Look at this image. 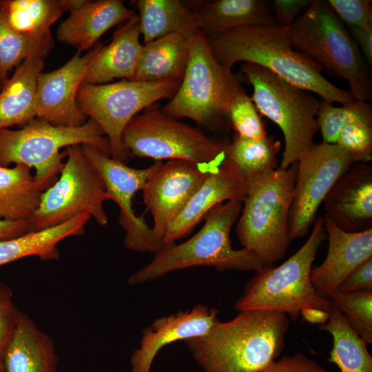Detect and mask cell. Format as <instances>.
Segmentation results:
<instances>
[{
	"mask_svg": "<svg viewBox=\"0 0 372 372\" xmlns=\"http://www.w3.org/2000/svg\"><path fill=\"white\" fill-rule=\"evenodd\" d=\"M6 82L3 80L1 74H0V92L1 91L3 86Z\"/></svg>",
	"mask_w": 372,
	"mask_h": 372,
	"instance_id": "47",
	"label": "cell"
},
{
	"mask_svg": "<svg viewBox=\"0 0 372 372\" xmlns=\"http://www.w3.org/2000/svg\"><path fill=\"white\" fill-rule=\"evenodd\" d=\"M350 34L356 42L369 66L372 65V29L350 28Z\"/></svg>",
	"mask_w": 372,
	"mask_h": 372,
	"instance_id": "44",
	"label": "cell"
},
{
	"mask_svg": "<svg viewBox=\"0 0 372 372\" xmlns=\"http://www.w3.org/2000/svg\"><path fill=\"white\" fill-rule=\"evenodd\" d=\"M327 238L323 218L320 217L314 221L308 239L293 255L279 266L255 272L234 309L279 311L292 320H296L304 309L329 311L331 302L318 295L310 281L318 249Z\"/></svg>",
	"mask_w": 372,
	"mask_h": 372,
	"instance_id": "6",
	"label": "cell"
},
{
	"mask_svg": "<svg viewBox=\"0 0 372 372\" xmlns=\"http://www.w3.org/2000/svg\"><path fill=\"white\" fill-rule=\"evenodd\" d=\"M209 171L194 163L171 160L147 180L143 202L154 220L155 236L163 242L165 233L202 185Z\"/></svg>",
	"mask_w": 372,
	"mask_h": 372,
	"instance_id": "16",
	"label": "cell"
},
{
	"mask_svg": "<svg viewBox=\"0 0 372 372\" xmlns=\"http://www.w3.org/2000/svg\"><path fill=\"white\" fill-rule=\"evenodd\" d=\"M54 47V40L42 41L28 37L14 30L0 10V74L6 82L9 72L24 60L47 57Z\"/></svg>",
	"mask_w": 372,
	"mask_h": 372,
	"instance_id": "33",
	"label": "cell"
},
{
	"mask_svg": "<svg viewBox=\"0 0 372 372\" xmlns=\"http://www.w3.org/2000/svg\"><path fill=\"white\" fill-rule=\"evenodd\" d=\"M44 59L28 58L18 65L0 92V130L26 125L37 118V79Z\"/></svg>",
	"mask_w": 372,
	"mask_h": 372,
	"instance_id": "25",
	"label": "cell"
},
{
	"mask_svg": "<svg viewBox=\"0 0 372 372\" xmlns=\"http://www.w3.org/2000/svg\"><path fill=\"white\" fill-rule=\"evenodd\" d=\"M241 88L239 78L218 63L207 38L198 31L189 40L187 66L180 86L161 108L169 117L187 118L214 132L229 121L231 102Z\"/></svg>",
	"mask_w": 372,
	"mask_h": 372,
	"instance_id": "7",
	"label": "cell"
},
{
	"mask_svg": "<svg viewBox=\"0 0 372 372\" xmlns=\"http://www.w3.org/2000/svg\"><path fill=\"white\" fill-rule=\"evenodd\" d=\"M189 40L170 34L143 45L132 81L182 80L187 66Z\"/></svg>",
	"mask_w": 372,
	"mask_h": 372,
	"instance_id": "26",
	"label": "cell"
},
{
	"mask_svg": "<svg viewBox=\"0 0 372 372\" xmlns=\"http://www.w3.org/2000/svg\"><path fill=\"white\" fill-rule=\"evenodd\" d=\"M293 48L342 78L356 101L372 100L369 65L344 24L324 0H312L289 28Z\"/></svg>",
	"mask_w": 372,
	"mask_h": 372,
	"instance_id": "5",
	"label": "cell"
},
{
	"mask_svg": "<svg viewBox=\"0 0 372 372\" xmlns=\"http://www.w3.org/2000/svg\"><path fill=\"white\" fill-rule=\"evenodd\" d=\"M338 290L345 293L372 291V257L356 267L340 283Z\"/></svg>",
	"mask_w": 372,
	"mask_h": 372,
	"instance_id": "41",
	"label": "cell"
},
{
	"mask_svg": "<svg viewBox=\"0 0 372 372\" xmlns=\"http://www.w3.org/2000/svg\"><path fill=\"white\" fill-rule=\"evenodd\" d=\"M355 164L351 155L336 144H315L297 162L288 230L291 240L305 236L320 205L340 178Z\"/></svg>",
	"mask_w": 372,
	"mask_h": 372,
	"instance_id": "13",
	"label": "cell"
},
{
	"mask_svg": "<svg viewBox=\"0 0 372 372\" xmlns=\"http://www.w3.org/2000/svg\"><path fill=\"white\" fill-rule=\"evenodd\" d=\"M101 45L96 43L84 55L77 50L61 68L39 74L36 92L37 118L67 127L81 126L87 121L78 105L77 95Z\"/></svg>",
	"mask_w": 372,
	"mask_h": 372,
	"instance_id": "15",
	"label": "cell"
},
{
	"mask_svg": "<svg viewBox=\"0 0 372 372\" xmlns=\"http://www.w3.org/2000/svg\"><path fill=\"white\" fill-rule=\"evenodd\" d=\"M81 147L86 159L99 172L111 200L120 208L118 220L125 231V247L134 251L157 253L165 245L146 224L143 215L135 214L132 199L163 163L157 161L147 168L135 169L93 145L83 144Z\"/></svg>",
	"mask_w": 372,
	"mask_h": 372,
	"instance_id": "14",
	"label": "cell"
},
{
	"mask_svg": "<svg viewBox=\"0 0 372 372\" xmlns=\"http://www.w3.org/2000/svg\"><path fill=\"white\" fill-rule=\"evenodd\" d=\"M324 143L335 144L340 130L348 125L364 122L372 125V107L368 102L355 101L337 107L320 100L316 116Z\"/></svg>",
	"mask_w": 372,
	"mask_h": 372,
	"instance_id": "34",
	"label": "cell"
},
{
	"mask_svg": "<svg viewBox=\"0 0 372 372\" xmlns=\"http://www.w3.org/2000/svg\"><path fill=\"white\" fill-rule=\"evenodd\" d=\"M312 0H273L271 3L275 23L290 27Z\"/></svg>",
	"mask_w": 372,
	"mask_h": 372,
	"instance_id": "42",
	"label": "cell"
},
{
	"mask_svg": "<svg viewBox=\"0 0 372 372\" xmlns=\"http://www.w3.org/2000/svg\"><path fill=\"white\" fill-rule=\"evenodd\" d=\"M144 43L170 34L190 40L198 32L196 13L179 0H134Z\"/></svg>",
	"mask_w": 372,
	"mask_h": 372,
	"instance_id": "27",
	"label": "cell"
},
{
	"mask_svg": "<svg viewBox=\"0 0 372 372\" xmlns=\"http://www.w3.org/2000/svg\"><path fill=\"white\" fill-rule=\"evenodd\" d=\"M138 15L135 14L114 32L107 45L101 43L83 83L104 84L121 79L132 80L143 45Z\"/></svg>",
	"mask_w": 372,
	"mask_h": 372,
	"instance_id": "22",
	"label": "cell"
},
{
	"mask_svg": "<svg viewBox=\"0 0 372 372\" xmlns=\"http://www.w3.org/2000/svg\"><path fill=\"white\" fill-rule=\"evenodd\" d=\"M246 189V179L226 157L218 167L207 175L182 211L169 225L163 238V243L165 246L172 245L185 238L216 205L234 199L243 201Z\"/></svg>",
	"mask_w": 372,
	"mask_h": 372,
	"instance_id": "18",
	"label": "cell"
},
{
	"mask_svg": "<svg viewBox=\"0 0 372 372\" xmlns=\"http://www.w3.org/2000/svg\"><path fill=\"white\" fill-rule=\"evenodd\" d=\"M67 161L60 176L41 195L31 219L32 231L62 224L86 213L105 226V201L111 200L98 170L86 159L81 145L66 147Z\"/></svg>",
	"mask_w": 372,
	"mask_h": 372,
	"instance_id": "12",
	"label": "cell"
},
{
	"mask_svg": "<svg viewBox=\"0 0 372 372\" xmlns=\"http://www.w3.org/2000/svg\"><path fill=\"white\" fill-rule=\"evenodd\" d=\"M21 311L14 305L10 287L0 283V360L13 335Z\"/></svg>",
	"mask_w": 372,
	"mask_h": 372,
	"instance_id": "39",
	"label": "cell"
},
{
	"mask_svg": "<svg viewBox=\"0 0 372 372\" xmlns=\"http://www.w3.org/2000/svg\"><path fill=\"white\" fill-rule=\"evenodd\" d=\"M349 153L355 163H368L372 159V125L356 122L338 134L335 143Z\"/></svg>",
	"mask_w": 372,
	"mask_h": 372,
	"instance_id": "37",
	"label": "cell"
},
{
	"mask_svg": "<svg viewBox=\"0 0 372 372\" xmlns=\"http://www.w3.org/2000/svg\"><path fill=\"white\" fill-rule=\"evenodd\" d=\"M289 28L245 26L207 39L215 59L229 70L238 62L254 63L327 102L345 105L356 101L349 91L328 81L320 66L293 48Z\"/></svg>",
	"mask_w": 372,
	"mask_h": 372,
	"instance_id": "1",
	"label": "cell"
},
{
	"mask_svg": "<svg viewBox=\"0 0 372 372\" xmlns=\"http://www.w3.org/2000/svg\"><path fill=\"white\" fill-rule=\"evenodd\" d=\"M326 1L340 20L350 28L372 29V1L327 0Z\"/></svg>",
	"mask_w": 372,
	"mask_h": 372,
	"instance_id": "38",
	"label": "cell"
},
{
	"mask_svg": "<svg viewBox=\"0 0 372 372\" xmlns=\"http://www.w3.org/2000/svg\"><path fill=\"white\" fill-rule=\"evenodd\" d=\"M45 190L30 167L22 164L0 166V220H31Z\"/></svg>",
	"mask_w": 372,
	"mask_h": 372,
	"instance_id": "30",
	"label": "cell"
},
{
	"mask_svg": "<svg viewBox=\"0 0 372 372\" xmlns=\"http://www.w3.org/2000/svg\"><path fill=\"white\" fill-rule=\"evenodd\" d=\"M91 145L108 155L110 145L101 127L89 118L77 127L58 126L36 118L19 130H0V166L22 164L35 169V180L46 189L57 179L67 156L63 147Z\"/></svg>",
	"mask_w": 372,
	"mask_h": 372,
	"instance_id": "9",
	"label": "cell"
},
{
	"mask_svg": "<svg viewBox=\"0 0 372 372\" xmlns=\"http://www.w3.org/2000/svg\"><path fill=\"white\" fill-rule=\"evenodd\" d=\"M263 372H329L313 359L298 352L274 361Z\"/></svg>",
	"mask_w": 372,
	"mask_h": 372,
	"instance_id": "40",
	"label": "cell"
},
{
	"mask_svg": "<svg viewBox=\"0 0 372 372\" xmlns=\"http://www.w3.org/2000/svg\"><path fill=\"white\" fill-rule=\"evenodd\" d=\"M135 116L125 127L122 141L129 156L183 160L209 171L226 158L228 143L165 114L157 103Z\"/></svg>",
	"mask_w": 372,
	"mask_h": 372,
	"instance_id": "10",
	"label": "cell"
},
{
	"mask_svg": "<svg viewBox=\"0 0 372 372\" xmlns=\"http://www.w3.org/2000/svg\"><path fill=\"white\" fill-rule=\"evenodd\" d=\"M289 327L282 311H243L184 342L205 372H263L281 354Z\"/></svg>",
	"mask_w": 372,
	"mask_h": 372,
	"instance_id": "2",
	"label": "cell"
},
{
	"mask_svg": "<svg viewBox=\"0 0 372 372\" xmlns=\"http://www.w3.org/2000/svg\"><path fill=\"white\" fill-rule=\"evenodd\" d=\"M242 201L234 199L220 203L204 217V225L194 236L179 245H165L153 260L130 276V285L154 280L168 273L194 267L207 266L218 271H260L263 269L257 254L249 249H234L230 233L237 222Z\"/></svg>",
	"mask_w": 372,
	"mask_h": 372,
	"instance_id": "3",
	"label": "cell"
},
{
	"mask_svg": "<svg viewBox=\"0 0 372 372\" xmlns=\"http://www.w3.org/2000/svg\"><path fill=\"white\" fill-rule=\"evenodd\" d=\"M90 218L88 214H80L59 225L0 240V266L31 256L42 260L59 259L57 245L68 237L83 235Z\"/></svg>",
	"mask_w": 372,
	"mask_h": 372,
	"instance_id": "28",
	"label": "cell"
},
{
	"mask_svg": "<svg viewBox=\"0 0 372 372\" xmlns=\"http://www.w3.org/2000/svg\"><path fill=\"white\" fill-rule=\"evenodd\" d=\"M300 316L302 319L313 324H322L325 323L329 318V311L317 309H304L301 311Z\"/></svg>",
	"mask_w": 372,
	"mask_h": 372,
	"instance_id": "45",
	"label": "cell"
},
{
	"mask_svg": "<svg viewBox=\"0 0 372 372\" xmlns=\"http://www.w3.org/2000/svg\"><path fill=\"white\" fill-rule=\"evenodd\" d=\"M192 4V8L187 6L196 13L199 30L207 39L238 28L276 24L271 3L265 0H213Z\"/></svg>",
	"mask_w": 372,
	"mask_h": 372,
	"instance_id": "23",
	"label": "cell"
},
{
	"mask_svg": "<svg viewBox=\"0 0 372 372\" xmlns=\"http://www.w3.org/2000/svg\"><path fill=\"white\" fill-rule=\"evenodd\" d=\"M324 216L348 232L372 229V165L355 163L323 201Z\"/></svg>",
	"mask_w": 372,
	"mask_h": 372,
	"instance_id": "20",
	"label": "cell"
},
{
	"mask_svg": "<svg viewBox=\"0 0 372 372\" xmlns=\"http://www.w3.org/2000/svg\"><path fill=\"white\" fill-rule=\"evenodd\" d=\"M297 163L247 179L236 236L243 248L255 252L263 269L283 259L290 244L288 219Z\"/></svg>",
	"mask_w": 372,
	"mask_h": 372,
	"instance_id": "4",
	"label": "cell"
},
{
	"mask_svg": "<svg viewBox=\"0 0 372 372\" xmlns=\"http://www.w3.org/2000/svg\"><path fill=\"white\" fill-rule=\"evenodd\" d=\"M0 372H5V366L2 360H0Z\"/></svg>",
	"mask_w": 372,
	"mask_h": 372,
	"instance_id": "46",
	"label": "cell"
},
{
	"mask_svg": "<svg viewBox=\"0 0 372 372\" xmlns=\"http://www.w3.org/2000/svg\"><path fill=\"white\" fill-rule=\"evenodd\" d=\"M181 80L142 82L123 79L104 84L83 83L77 95L82 112L94 120L107 138L111 157L125 163L129 154L122 136L130 121L161 99H171Z\"/></svg>",
	"mask_w": 372,
	"mask_h": 372,
	"instance_id": "11",
	"label": "cell"
},
{
	"mask_svg": "<svg viewBox=\"0 0 372 372\" xmlns=\"http://www.w3.org/2000/svg\"><path fill=\"white\" fill-rule=\"evenodd\" d=\"M219 322L218 311L202 304L156 319L142 331L139 347L130 358L131 372H150L156 354L163 347L203 336Z\"/></svg>",
	"mask_w": 372,
	"mask_h": 372,
	"instance_id": "17",
	"label": "cell"
},
{
	"mask_svg": "<svg viewBox=\"0 0 372 372\" xmlns=\"http://www.w3.org/2000/svg\"><path fill=\"white\" fill-rule=\"evenodd\" d=\"M328 238L325 259L312 268L311 283L320 297L329 300L343 280L360 264L372 257V229L348 232L337 227L323 216Z\"/></svg>",
	"mask_w": 372,
	"mask_h": 372,
	"instance_id": "19",
	"label": "cell"
},
{
	"mask_svg": "<svg viewBox=\"0 0 372 372\" xmlns=\"http://www.w3.org/2000/svg\"><path fill=\"white\" fill-rule=\"evenodd\" d=\"M228 116L236 135L240 137L260 139L267 136L259 112L243 87L232 99Z\"/></svg>",
	"mask_w": 372,
	"mask_h": 372,
	"instance_id": "36",
	"label": "cell"
},
{
	"mask_svg": "<svg viewBox=\"0 0 372 372\" xmlns=\"http://www.w3.org/2000/svg\"><path fill=\"white\" fill-rule=\"evenodd\" d=\"M85 0H3L0 10L16 31L35 39L53 40L51 26L65 12Z\"/></svg>",
	"mask_w": 372,
	"mask_h": 372,
	"instance_id": "29",
	"label": "cell"
},
{
	"mask_svg": "<svg viewBox=\"0 0 372 372\" xmlns=\"http://www.w3.org/2000/svg\"><path fill=\"white\" fill-rule=\"evenodd\" d=\"M2 361L5 372H57L52 338L21 312Z\"/></svg>",
	"mask_w": 372,
	"mask_h": 372,
	"instance_id": "24",
	"label": "cell"
},
{
	"mask_svg": "<svg viewBox=\"0 0 372 372\" xmlns=\"http://www.w3.org/2000/svg\"><path fill=\"white\" fill-rule=\"evenodd\" d=\"M32 231L31 220H0V240L14 238Z\"/></svg>",
	"mask_w": 372,
	"mask_h": 372,
	"instance_id": "43",
	"label": "cell"
},
{
	"mask_svg": "<svg viewBox=\"0 0 372 372\" xmlns=\"http://www.w3.org/2000/svg\"><path fill=\"white\" fill-rule=\"evenodd\" d=\"M280 142L274 136L260 139L242 138L236 134L227 147L226 157L247 180L276 169Z\"/></svg>",
	"mask_w": 372,
	"mask_h": 372,
	"instance_id": "32",
	"label": "cell"
},
{
	"mask_svg": "<svg viewBox=\"0 0 372 372\" xmlns=\"http://www.w3.org/2000/svg\"><path fill=\"white\" fill-rule=\"evenodd\" d=\"M135 14L121 0H85L59 24L56 39L81 51L90 50L107 30Z\"/></svg>",
	"mask_w": 372,
	"mask_h": 372,
	"instance_id": "21",
	"label": "cell"
},
{
	"mask_svg": "<svg viewBox=\"0 0 372 372\" xmlns=\"http://www.w3.org/2000/svg\"><path fill=\"white\" fill-rule=\"evenodd\" d=\"M320 331L333 338V347L328 359L340 372H372V356L367 344L352 329L342 312L331 304L328 320L318 325Z\"/></svg>",
	"mask_w": 372,
	"mask_h": 372,
	"instance_id": "31",
	"label": "cell"
},
{
	"mask_svg": "<svg viewBox=\"0 0 372 372\" xmlns=\"http://www.w3.org/2000/svg\"><path fill=\"white\" fill-rule=\"evenodd\" d=\"M240 70L253 87L251 98L258 112L276 123L283 134L285 148L278 167L287 169L316 144L320 101L313 93L258 65L242 63Z\"/></svg>",
	"mask_w": 372,
	"mask_h": 372,
	"instance_id": "8",
	"label": "cell"
},
{
	"mask_svg": "<svg viewBox=\"0 0 372 372\" xmlns=\"http://www.w3.org/2000/svg\"><path fill=\"white\" fill-rule=\"evenodd\" d=\"M329 300L367 344H372V291L345 293L335 290Z\"/></svg>",
	"mask_w": 372,
	"mask_h": 372,
	"instance_id": "35",
	"label": "cell"
}]
</instances>
